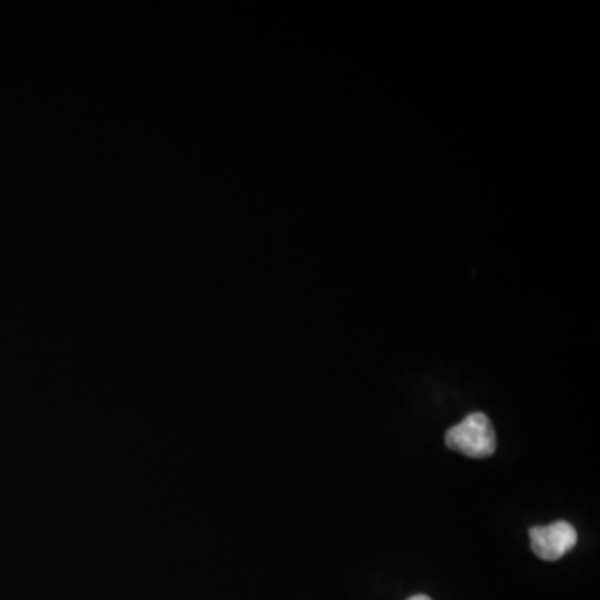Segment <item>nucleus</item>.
Masks as SVG:
<instances>
[{
    "mask_svg": "<svg viewBox=\"0 0 600 600\" xmlns=\"http://www.w3.org/2000/svg\"><path fill=\"white\" fill-rule=\"evenodd\" d=\"M407 600H432V599H429L427 596H414V598H411Z\"/></svg>",
    "mask_w": 600,
    "mask_h": 600,
    "instance_id": "3",
    "label": "nucleus"
},
{
    "mask_svg": "<svg viewBox=\"0 0 600 600\" xmlns=\"http://www.w3.org/2000/svg\"><path fill=\"white\" fill-rule=\"evenodd\" d=\"M578 539V531L571 522L558 521L531 529L532 551L542 561L554 562L564 558L576 548Z\"/></svg>",
    "mask_w": 600,
    "mask_h": 600,
    "instance_id": "2",
    "label": "nucleus"
},
{
    "mask_svg": "<svg viewBox=\"0 0 600 600\" xmlns=\"http://www.w3.org/2000/svg\"><path fill=\"white\" fill-rule=\"evenodd\" d=\"M445 444L459 454L472 459L491 458L498 449L494 425L491 419L482 412L468 415L464 421L449 429Z\"/></svg>",
    "mask_w": 600,
    "mask_h": 600,
    "instance_id": "1",
    "label": "nucleus"
}]
</instances>
